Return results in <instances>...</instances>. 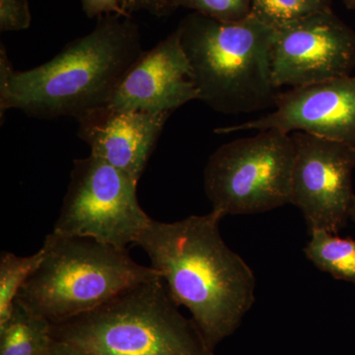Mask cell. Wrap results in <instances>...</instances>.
Returning <instances> with one entry per match:
<instances>
[{"instance_id": "cell-1", "label": "cell", "mask_w": 355, "mask_h": 355, "mask_svg": "<svg viewBox=\"0 0 355 355\" xmlns=\"http://www.w3.org/2000/svg\"><path fill=\"white\" fill-rule=\"evenodd\" d=\"M223 217L212 209L175 222L153 219L135 243L214 350L235 333L256 301L253 270L220 234Z\"/></svg>"}, {"instance_id": "cell-2", "label": "cell", "mask_w": 355, "mask_h": 355, "mask_svg": "<svg viewBox=\"0 0 355 355\" xmlns=\"http://www.w3.org/2000/svg\"><path fill=\"white\" fill-rule=\"evenodd\" d=\"M144 53L132 16L107 14L94 29L70 42L53 60L27 70L13 69L0 48V116L19 110L40 119L78 120L104 108L130 67Z\"/></svg>"}, {"instance_id": "cell-3", "label": "cell", "mask_w": 355, "mask_h": 355, "mask_svg": "<svg viewBox=\"0 0 355 355\" xmlns=\"http://www.w3.org/2000/svg\"><path fill=\"white\" fill-rule=\"evenodd\" d=\"M188 58L198 100L222 114L273 108L275 27L252 15L225 23L193 12L177 28Z\"/></svg>"}, {"instance_id": "cell-4", "label": "cell", "mask_w": 355, "mask_h": 355, "mask_svg": "<svg viewBox=\"0 0 355 355\" xmlns=\"http://www.w3.org/2000/svg\"><path fill=\"white\" fill-rule=\"evenodd\" d=\"M51 334L80 355H216L193 319L180 312L162 279L51 323Z\"/></svg>"}, {"instance_id": "cell-5", "label": "cell", "mask_w": 355, "mask_h": 355, "mask_svg": "<svg viewBox=\"0 0 355 355\" xmlns=\"http://www.w3.org/2000/svg\"><path fill=\"white\" fill-rule=\"evenodd\" d=\"M42 249L43 261L16 300L51 323L89 312L133 287L162 279L153 266L135 263L127 249L90 238L51 232Z\"/></svg>"}, {"instance_id": "cell-6", "label": "cell", "mask_w": 355, "mask_h": 355, "mask_svg": "<svg viewBox=\"0 0 355 355\" xmlns=\"http://www.w3.org/2000/svg\"><path fill=\"white\" fill-rule=\"evenodd\" d=\"M295 147L289 133L260 130L223 144L205 169V190L222 216L263 214L291 203Z\"/></svg>"}, {"instance_id": "cell-7", "label": "cell", "mask_w": 355, "mask_h": 355, "mask_svg": "<svg viewBox=\"0 0 355 355\" xmlns=\"http://www.w3.org/2000/svg\"><path fill=\"white\" fill-rule=\"evenodd\" d=\"M139 182L90 154L76 159L53 230L64 237L90 238L119 249L135 244L153 219L141 209Z\"/></svg>"}, {"instance_id": "cell-8", "label": "cell", "mask_w": 355, "mask_h": 355, "mask_svg": "<svg viewBox=\"0 0 355 355\" xmlns=\"http://www.w3.org/2000/svg\"><path fill=\"white\" fill-rule=\"evenodd\" d=\"M295 147L291 205L302 212L309 233L338 234L355 198V147L305 132L291 133Z\"/></svg>"}, {"instance_id": "cell-9", "label": "cell", "mask_w": 355, "mask_h": 355, "mask_svg": "<svg viewBox=\"0 0 355 355\" xmlns=\"http://www.w3.org/2000/svg\"><path fill=\"white\" fill-rule=\"evenodd\" d=\"M355 67V31L333 9L275 26L272 83L298 88L350 76Z\"/></svg>"}, {"instance_id": "cell-10", "label": "cell", "mask_w": 355, "mask_h": 355, "mask_svg": "<svg viewBox=\"0 0 355 355\" xmlns=\"http://www.w3.org/2000/svg\"><path fill=\"white\" fill-rule=\"evenodd\" d=\"M279 130L305 132L355 147V76L279 92L273 111L216 132Z\"/></svg>"}, {"instance_id": "cell-11", "label": "cell", "mask_w": 355, "mask_h": 355, "mask_svg": "<svg viewBox=\"0 0 355 355\" xmlns=\"http://www.w3.org/2000/svg\"><path fill=\"white\" fill-rule=\"evenodd\" d=\"M193 100H198V91L176 29L151 50L144 51L123 77L108 107L172 113Z\"/></svg>"}, {"instance_id": "cell-12", "label": "cell", "mask_w": 355, "mask_h": 355, "mask_svg": "<svg viewBox=\"0 0 355 355\" xmlns=\"http://www.w3.org/2000/svg\"><path fill=\"white\" fill-rule=\"evenodd\" d=\"M170 114L107 106L77 120L78 137L90 146L92 155L139 182Z\"/></svg>"}, {"instance_id": "cell-13", "label": "cell", "mask_w": 355, "mask_h": 355, "mask_svg": "<svg viewBox=\"0 0 355 355\" xmlns=\"http://www.w3.org/2000/svg\"><path fill=\"white\" fill-rule=\"evenodd\" d=\"M51 343V322L16 300L10 317L0 326V355H43Z\"/></svg>"}, {"instance_id": "cell-14", "label": "cell", "mask_w": 355, "mask_h": 355, "mask_svg": "<svg viewBox=\"0 0 355 355\" xmlns=\"http://www.w3.org/2000/svg\"><path fill=\"white\" fill-rule=\"evenodd\" d=\"M310 236L304 249L308 261L334 279L355 284V240L324 230Z\"/></svg>"}, {"instance_id": "cell-15", "label": "cell", "mask_w": 355, "mask_h": 355, "mask_svg": "<svg viewBox=\"0 0 355 355\" xmlns=\"http://www.w3.org/2000/svg\"><path fill=\"white\" fill-rule=\"evenodd\" d=\"M44 251L28 257L2 252L0 257V326L6 324L12 312L14 303L26 282L43 261Z\"/></svg>"}, {"instance_id": "cell-16", "label": "cell", "mask_w": 355, "mask_h": 355, "mask_svg": "<svg viewBox=\"0 0 355 355\" xmlns=\"http://www.w3.org/2000/svg\"><path fill=\"white\" fill-rule=\"evenodd\" d=\"M331 9V0H252V15L272 27Z\"/></svg>"}, {"instance_id": "cell-17", "label": "cell", "mask_w": 355, "mask_h": 355, "mask_svg": "<svg viewBox=\"0 0 355 355\" xmlns=\"http://www.w3.org/2000/svg\"><path fill=\"white\" fill-rule=\"evenodd\" d=\"M191 9L193 12L225 23L247 19L252 14V0H176L175 9Z\"/></svg>"}, {"instance_id": "cell-18", "label": "cell", "mask_w": 355, "mask_h": 355, "mask_svg": "<svg viewBox=\"0 0 355 355\" xmlns=\"http://www.w3.org/2000/svg\"><path fill=\"white\" fill-rule=\"evenodd\" d=\"M31 22L28 0H0V31H23Z\"/></svg>"}, {"instance_id": "cell-19", "label": "cell", "mask_w": 355, "mask_h": 355, "mask_svg": "<svg viewBox=\"0 0 355 355\" xmlns=\"http://www.w3.org/2000/svg\"><path fill=\"white\" fill-rule=\"evenodd\" d=\"M176 0H121L123 12L132 16L137 11H147L153 15L163 17L174 12Z\"/></svg>"}, {"instance_id": "cell-20", "label": "cell", "mask_w": 355, "mask_h": 355, "mask_svg": "<svg viewBox=\"0 0 355 355\" xmlns=\"http://www.w3.org/2000/svg\"><path fill=\"white\" fill-rule=\"evenodd\" d=\"M80 2L84 13L89 18H99L107 14L130 16L123 12L121 0H80Z\"/></svg>"}, {"instance_id": "cell-21", "label": "cell", "mask_w": 355, "mask_h": 355, "mask_svg": "<svg viewBox=\"0 0 355 355\" xmlns=\"http://www.w3.org/2000/svg\"><path fill=\"white\" fill-rule=\"evenodd\" d=\"M43 355H80L73 347L62 342L53 340Z\"/></svg>"}, {"instance_id": "cell-22", "label": "cell", "mask_w": 355, "mask_h": 355, "mask_svg": "<svg viewBox=\"0 0 355 355\" xmlns=\"http://www.w3.org/2000/svg\"><path fill=\"white\" fill-rule=\"evenodd\" d=\"M343 3L347 8L355 10V0H343Z\"/></svg>"}, {"instance_id": "cell-23", "label": "cell", "mask_w": 355, "mask_h": 355, "mask_svg": "<svg viewBox=\"0 0 355 355\" xmlns=\"http://www.w3.org/2000/svg\"><path fill=\"white\" fill-rule=\"evenodd\" d=\"M349 219H352L355 223V198L354 202H352V209H350Z\"/></svg>"}]
</instances>
